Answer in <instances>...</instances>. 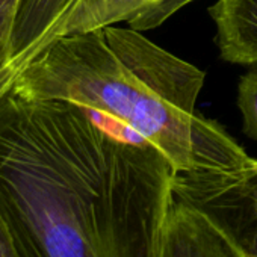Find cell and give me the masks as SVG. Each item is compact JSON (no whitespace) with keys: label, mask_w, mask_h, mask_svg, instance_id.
Instances as JSON below:
<instances>
[{"label":"cell","mask_w":257,"mask_h":257,"mask_svg":"<svg viewBox=\"0 0 257 257\" xmlns=\"http://www.w3.org/2000/svg\"><path fill=\"white\" fill-rule=\"evenodd\" d=\"M206 73L140 31L104 26L52 41L20 71L13 92L62 100L131 128L176 173L234 170L251 158L197 112Z\"/></svg>","instance_id":"obj_2"},{"label":"cell","mask_w":257,"mask_h":257,"mask_svg":"<svg viewBox=\"0 0 257 257\" xmlns=\"http://www.w3.org/2000/svg\"><path fill=\"white\" fill-rule=\"evenodd\" d=\"M76 0H23L13 41V59L31 62L46 49L53 29Z\"/></svg>","instance_id":"obj_6"},{"label":"cell","mask_w":257,"mask_h":257,"mask_svg":"<svg viewBox=\"0 0 257 257\" xmlns=\"http://www.w3.org/2000/svg\"><path fill=\"white\" fill-rule=\"evenodd\" d=\"M156 257H243L197 210L174 201L162 227Z\"/></svg>","instance_id":"obj_4"},{"label":"cell","mask_w":257,"mask_h":257,"mask_svg":"<svg viewBox=\"0 0 257 257\" xmlns=\"http://www.w3.org/2000/svg\"><path fill=\"white\" fill-rule=\"evenodd\" d=\"M176 170L62 100H0V209L20 257H156Z\"/></svg>","instance_id":"obj_1"},{"label":"cell","mask_w":257,"mask_h":257,"mask_svg":"<svg viewBox=\"0 0 257 257\" xmlns=\"http://www.w3.org/2000/svg\"><path fill=\"white\" fill-rule=\"evenodd\" d=\"M173 195L209 219L243 257H257L255 159L234 170L176 173Z\"/></svg>","instance_id":"obj_3"},{"label":"cell","mask_w":257,"mask_h":257,"mask_svg":"<svg viewBox=\"0 0 257 257\" xmlns=\"http://www.w3.org/2000/svg\"><path fill=\"white\" fill-rule=\"evenodd\" d=\"M26 64L13 59L8 65H5L4 68H0V100H2L14 86L16 79L19 77L20 71L23 70Z\"/></svg>","instance_id":"obj_10"},{"label":"cell","mask_w":257,"mask_h":257,"mask_svg":"<svg viewBox=\"0 0 257 257\" xmlns=\"http://www.w3.org/2000/svg\"><path fill=\"white\" fill-rule=\"evenodd\" d=\"M23 0H0V68L13 61V41Z\"/></svg>","instance_id":"obj_8"},{"label":"cell","mask_w":257,"mask_h":257,"mask_svg":"<svg viewBox=\"0 0 257 257\" xmlns=\"http://www.w3.org/2000/svg\"><path fill=\"white\" fill-rule=\"evenodd\" d=\"M237 107L242 116L243 134L257 141V67H252L239 79Z\"/></svg>","instance_id":"obj_7"},{"label":"cell","mask_w":257,"mask_h":257,"mask_svg":"<svg viewBox=\"0 0 257 257\" xmlns=\"http://www.w3.org/2000/svg\"><path fill=\"white\" fill-rule=\"evenodd\" d=\"M0 257H20L13 231L0 209Z\"/></svg>","instance_id":"obj_9"},{"label":"cell","mask_w":257,"mask_h":257,"mask_svg":"<svg viewBox=\"0 0 257 257\" xmlns=\"http://www.w3.org/2000/svg\"><path fill=\"white\" fill-rule=\"evenodd\" d=\"M225 62L257 67V0H216L209 8Z\"/></svg>","instance_id":"obj_5"}]
</instances>
